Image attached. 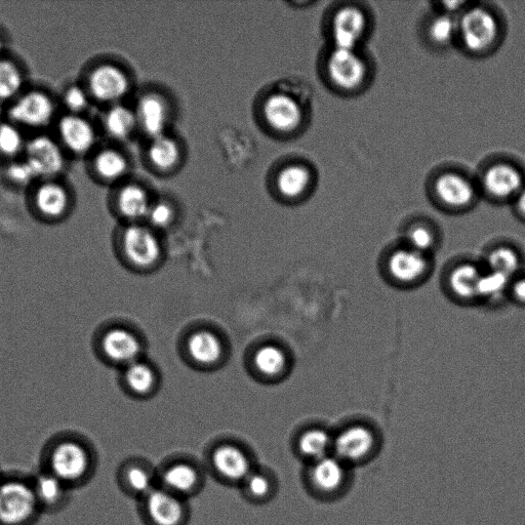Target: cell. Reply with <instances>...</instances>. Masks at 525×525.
<instances>
[{
  "label": "cell",
  "mask_w": 525,
  "mask_h": 525,
  "mask_svg": "<svg viewBox=\"0 0 525 525\" xmlns=\"http://www.w3.org/2000/svg\"><path fill=\"white\" fill-rule=\"evenodd\" d=\"M119 484L127 494L145 497L154 487V475L140 462H129L119 471Z\"/></svg>",
  "instance_id": "cell-29"
},
{
  "label": "cell",
  "mask_w": 525,
  "mask_h": 525,
  "mask_svg": "<svg viewBox=\"0 0 525 525\" xmlns=\"http://www.w3.org/2000/svg\"><path fill=\"white\" fill-rule=\"evenodd\" d=\"M151 164L160 171L173 169L180 159V149L175 140L165 135L154 138L150 149Z\"/></svg>",
  "instance_id": "cell-35"
},
{
  "label": "cell",
  "mask_w": 525,
  "mask_h": 525,
  "mask_svg": "<svg viewBox=\"0 0 525 525\" xmlns=\"http://www.w3.org/2000/svg\"><path fill=\"white\" fill-rule=\"evenodd\" d=\"M104 125L107 133L116 140L127 139L138 125L136 113L126 106H114L106 113Z\"/></svg>",
  "instance_id": "cell-34"
},
{
  "label": "cell",
  "mask_w": 525,
  "mask_h": 525,
  "mask_svg": "<svg viewBox=\"0 0 525 525\" xmlns=\"http://www.w3.org/2000/svg\"><path fill=\"white\" fill-rule=\"evenodd\" d=\"M35 207L40 215L49 220H59L69 209V197L64 187L57 183H45L35 195Z\"/></svg>",
  "instance_id": "cell-26"
},
{
  "label": "cell",
  "mask_w": 525,
  "mask_h": 525,
  "mask_svg": "<svg viewBox=\"0 0 525 525\" xmlns=\"http://www.w3.org/2000/svg\"><path fill=\"white\" fill-rule=\"evenodd\" d=\"M349 467L333 454L309 464L307 481L310 489L322 498H333L344 492Z\"/></svg>",
  "instance_id": "cell-11"
},
{
  "label": "cell",
  "mask_w": 525,
  "mask_h": 525,
  "mask_svg": "<svg viewBox=\"0 0 525 525\" xmlns=\"http://www.w3.org/2000/svg\"><path fill=\"white\" fill-rule=\"evenodd\" d=\"M29 165L37 177H53L59 174L65 165L63 153L51 138L40 136L32 139L26 147Z\"/></svg>",
  "instance_id": "cell-18"
},
{
  "label": "cell",
  "mask_w": 525,
  "mask_h": 525,
  "mask_svg": "<svg viewBox=\"0 0 525 525\" xmlns=\"http://www.w3.org/2000/svg\"><path fill=\"white\" fill-rule=\"evenodd\" d=\"M96 353L111 365H132L141 352V343L137 336L123 327H109L95 337Z\"/></svg>",
  "instance_id": "cell-10"
},
{
  "label": "cell",
  "mask_w": 525,
  "mask_h": 525,
  "mask_svg": "<svg viewBox=\"0 0 525 525\" xmlns=\"http://www.w3.org/2000/svg\"><path fill=\"white\" fill-rule=\"evenodd\" d=\"M483 266L470 260L455 263L446 272L443 287L449 297L463 305L478 304Z\"/></svg>",
  "instance_id": "cell-12"
},
{
  "label": "cell",
  "mask_w": 525,
  "mask_h": 525,
  "mask_svg": "<svg viewBox=\"0 0 525 525\" xmlns=\"http://www.w3.org/2000/svg\"><path fill=\"white\" fill-rule=\"evenodd\" d=\"M23 86V76L17 65L8 60H0V100L15 97Z\"/></svg>",
  "instance_id": "cell-39"
},
{
  "label": "cell",
  "mask_w": 525,
  "mask_h": 525,
  "mask_svg": "<svg viewBox=\"0 0 525 525\" xmlns=\"http://www.w3.org/2000/svg\"><path fill=\"white\" fill-rule=\"evenodd\" d=\"M255 363L260 373L273 377L285 370L287 357L280 348L267 345L258 350L255 356Z\"/></svg>",
  "instance_id": "cell-38"
},
{
  "label": "cell",
  "mask_w": 525,
  "mask_h": 525,
  "mask_svg": "<svg viewBox=\"0 0 525 525\" xmlns=\"http://www.w3.org/2000/svg\"><path fill=\"white\" fill-rule=\"evenodd\" d=\"M334 435L322 428L303 432L297 443L298 453L309 464L333 454Z\"/></svg>",
  "instance_id": "cell-28"
},
{
  "label": "cell",
  "mask_w": 525,
  "mask_h": 525,
  "mask_svg": "<svg viewBox=\"0 0 525 525\" xmlns=\"http://www.w3.org/2000/svg\"><path fill=\"white\" fill-rule=\"evenodd\" d=\"M95 168L104 180L115 181L125 176L128 163L123 154L107 149L100 152L96 157Z\"/></svg>",
  "instance_id": "cell-37"
},
{
  "label": "cell",
  "mask_w": 525,
  "mask_h": 525,
  "mask_svg": "<svg viewBox=\"0 0 525 525\" xmlns=\"http://www.w3.org/2000/svg\"><path fill=\"white\" fill-rule=\"evenodd\" d=\"M129 79L125 72L113 65H101L90 76V90L103 102H114L129 92Z\"/></svg>",
  "instance_id": "cell-21"
},
{
  "label": "cell",
  "mask_w": 525,
  "mask_h": 525,
  "mask_svg": "<svg viewBox=\"0 0 525 525\" xmlns=\"http://www.w3.org/2000/svg\"><path fill=\"white\" fill-rule=\"evenodd\" d=\"M36 499L44 514L62 512L71 501V491L52 474L39 469L31 476Z\"/></svg>",
  "instance_id": "cell-17"
},
{
  "label": "cell",
  "mask_w": 525,
  "mask_h": 525,
  "mask_svg": "<svg viewBox=\"0 0 525 525\" xmlns=\"http://www.w3.org/2000/svg\"><path fill=\"white\" fill-rule=\"evenodd\" d=\"M312 182L311 172L304 166H291L280 172L277 178L279 192L290 198L303 195Z\"/></svg>",
  "instance_id": "cell-33"
},
{
  "label": "cell",
  "mask_w": 525,
  "mask_h": 525,
  "mask_svg": "<svg viewBox=\"0 0 525 525\" xmlns=\"http://www.w3.org/2000/svg\"><path fill=\"white\" fill-rule=\"evenodd\" d=\"M373 21L369 11L354 3L337 8L330 22L332 47L363 49L371 34Z\"/></svg>",
  "instance_id": "cell-7"
},
{
  "label": "cell",
  "mask_w": 525,
  "mask_h": 525,
  "mask_svg": "<svg viewBox=\"0 0 525 525\" xmlns=\"http://www.w3.org/2000/svg\"><path fill=\"white\" fill-rule=\"evenodd\" d=\"M211 464L218 477L238 484H242L256 469L250 455L230 443L222 444L213 452Z\"/></svg>",
  "instance_id": "cell-15"
},
{
  "label": "cell",
  "mask_w": 525,
  "mask_h": 525,
  "mask_svg": "<svg viewBox=\"0 0 525 525\" xmlns=\"http://www.w3.org/2000/svg\"><path fill=\"white\" fill-rule=\"evenodd\" d=\"M512 279L484 269L480 279L478 305L497 307L509 299V287Z\"/></svg>",
  "instance_id": "cell-30"
},
{
  "label": "cell",
  "mask_w": 525,
  "mask_h": 525,
  "mask_svg": "<svg viewBox=\"0 0 525 525\" xmlns=\"http://www.w3.org/2000/svg\"><path fill=\"white\" fill-rule=\"evenodd\" d=\"M54 112L51 98L45 93L33 91L20 97L11 107L9 114L17 124L39 128L50 123Z\"/></svg>",
  "instance_id": "cell-16"
},
{
  "label": "cell",
  "mask_w": 525,
  "mask_h": 525,
  "mask_svg": "<svg viewBox=\"0 0 525 525\" xmlns=\"http://www.w3.org/2000/svg\"><path fill=\"white\" fill-rule=\"evenodd\" d=\"M63 100L65 106L73 112V114L84 111L89 105L87 93L78 86L68 88L65 91Z\"/></svg>",
  "instance_id": "cell-42"
},
{
  "label": "cell",
  "mask_w": 525,
  "mask_h": 525,
  "mask_svg": "<svg viewBox=\"0 0 525 525\" xmlns=\"http://www.w3.org/2000/svg\"><path fill=\"white\" fill-rule=\"evenodd\" d=\"M433 257L405 245L391 249L383 260V273L393 286L413 289L421 286L433 271Z\"/></svg>",
  "instance_id": "cell-6"
},
{
  "label": "cell",
  "mask_w": 525,
  "mask_h": 525,
  "mask_svg": "<svg viewBox=\"0 0 525 525\" xmlns=\"http://www.w3.org/2000/svg\"><path fill=\"white\" fill-rule=\"evenodd\" d=\"M143 501L144 513L150 525H184L188 517L185 499L155 488Z\"/></svg>",
  "instance_id": "cell-13"
},
{
  "label": "cell",
  "mask_w": 525,
  "mask_h": 525,
  "mask_svg": "<svg viewBox=\"0 0 525 525\" xmlns=\"http://www.w3.org/2000/svg\"><path fill=\"white\" fill-rule=\"evenodd\" d=\"M509 299L514 303L525 306V275L520 274L513 278L509 287Z\"/></svg>",
  "instance_id": "cell-46"
},
{
  "label": "cell",
  "mask_w": 525,
  "mask_h": 525,
  "mask_svg": "<svg viewBox=\"0 0 525 525\" xmlns=\"http://www.w3.org/2000/svg\"><path fill=\"white\" fill-rule=\"evenodd\" d=\"M264 115L268 125L279 132H293L303 120V110L299 103L284 94H275L267 99Z\"/></svg>",
  "instance_id": "cell-19"
},
{
  "label": "cell",
  "mask_w": 525,
  "mask_h": 525,
  "mask_svg": "<svg viewBox=\"0 0 525 525\" xmlns=\"http://www.w3.org/2000/svg\"><path fill=\"white\" fill-rule=\"evenodd\" d=\"M402 238L403 245L432 257L441 240L437 226L425 219H417L409 223L403 230Z\"/></svg>",
  "instance_id": "cell-25"
},
{
  "label": "cell",
  "mask_w": 525,
  "mask_h": 525,
  "mask_svg": "<svg viewBox=\"0 0 525 525\" xmlns=\"http://www.w3.org/2000/svg\"><path fill=\"white\" fill-rule=\"evenodd\" d=\"M59 134L68 149L77 154L91 150L96 141L92 125L76 114L66 115L60 120Z\"/></svg>",
  "instance_id": "cell-22"
},
{
  "label": "cell",
  "mask_w": 525,
  "mask_h": 525,
  "mask_svg": "<svg viewBox=\"0 0 525 525\" xmlns=\"http://www.w3.org/2000/svg\"><path fill=\"white\" fill-rule=\"evenodd\" d=\"M3 49H4L3 40H2V38H0V54H2Z\"/></svg>",
  "instance_id": "cell-48"
},
{
  "label": "cell",
  "mask_w": 525,
  "mask_h": 525,
  "mask_svg": "<svg viewBox=\"0 0 525 525\" xmlns=\"http://www.w3.org/2000/svg\"><path fill=\"white\" fill-rule=\"evenodd\" d=\"M11 181L19 185H27L37 178L27 160L12 164L7 171Z\"/></svg>",
  "instance_id": "cell-43"
},
{
  "label": "cell",
  "mask_w": 525,
  "mask_h": 525,
  "mask_svg": "<svg viewBox=\"0 0 525 525\" xmlns=\"http://www.w3.org/2000/svg\"><path fill=\"white\" fill-rule=\"evenodd\" d=\"M124 378L127 386L138 394L149 392L155 382L152 369L139 360L127 367Z\"/></svg>",
  "instance_id": "cell-40"
},
{
  "label": "cell",
  "mask_w": 525,
  "mask_h": 525,
  "mask_svg": "<svg viewBox=\"0 0 525 525\" xmlns=\"http://www.w3.org/2000/svg\"><path fill=\"white\" fill-rule=\"evenodd\" d=\"M379 448L378 432L363 422L350 423L334 435L333 455L348 467L372 460Z\"/></svg>",
  "instance_id": "cell-8"
},
{
  "label": "cell",
  "mask_w": 525,
  "mask_h": 525,
  "mask_svg": "<svg viewBox=\"0 0 525 525\" xmlns=\"http://www.w3.org/2000/svg\"><path fill=\"white\" fill-rule=\"evenodd\" d=\"M477 184L480 194L495 203H512L525 186V175L513 161L498 159L483 169Z\"/></svg>",
  "instance_id": "cell-9"
},
{
  "label": "cell",
  "mask_w": 525,
  "mask_h": 525,
  "mask_svg": "<svg viewBox=\"0 0 525 525\" xmlns=\"http://www.w3.org/2000/svg\"><path fill=\"white\" fill-rule=\"evenodd\" d=\"M470 5L469 2H452L449 0V2L434 3L432 11L459 18Z\"/></svg>",
  "instance_id": "cell-45"
},
{
  "label": "cell",
  "mask_w": 525,
  "mask_h": 525,
  "mask_svg": "<svg viewBox=\"0 0 525 525\" xmlns=\"http://www.w3.org/2000/svg\"><path fill=\"white\" fill-rule=\"evenodd\" d=\"M117 207L119 213L131 221L147 217L151 208L147 193L137 185H128L120 190Z\"/></svg>",
  "instance_id": "cell-31"
},
{
  "label": "cell",
  "mask_w": 525,
  "mask_h": 525,
  "mask_svg": "<svg viewBox=\"0 0 525 525\" xmlns=\"http://www.w3.org/2000/svg\"><path fill=\"white\" fill-rule=\"evenodd\" d=\"M2 474H3V473H2V472H0V476H2Z\"/></svg>",
  "instance_id": "cell-49"
},
{
  "label": "cell",
  "mask_w": 525,
  "mask_h": 525,
  "mask_svg": "<svg viewBox=\"0 0 525 525\" xmlns=\"http://www.w3.org/2000/svg\"><path fill=\"white\" fill-rule=\"evenodd\" d=\"M147 217L154 226L166 227L173 219V210L169 205L160 203L150 208Z\"/></svg>",
  "instance_id": "cell-44"
},
{
  "label": "cell",
  "mask_w": 525,
  "mask_h": 525,
  "mask_svg": "<svg viewBox=\"0 0 525 525\" xmlns=\"http://www.w3.org/2000/svg\"><path fill=\"white\" fill-rule=\"evenodd\" d=\"M242 489L251 501L266 502L270 500L275 491L273 477L260 469H255L249 477L242 482Z\"/></svg>",
  "instance_id": "cell-36"
},
{
  "label": "cell",
  "mask_w": 525,
  "mask_h": 525,
  "mask_svg": "<svg viewBox=\"0 0 525 525\" xmlns=\"http://www.w3.org/2000/svg\"><path fill=\"white\" fill-rule=\"evenodd\" d=\"M503 33L502 18L488 5L471 3L458 18V47L470 56L493 53L500 46Z\"/></svg>",
  "instance_id": "cell-2"
},
{
  "label": "cell",
  "mask_w": 525,
  "mask_h": 525,
  "mask_svg": "<svg viewBox=\"0 0 525 525\" xmlns=\"http://www.w3.org/2000/svg\"><path fill=\"white\" fill-rule=\"evenodd\" d=\"M483 268L502 274L510 279L520 275L523 259L520 252L509 244H499L484 256Z\"/></svg>",
  "instance_id": "cell-27"
},
{
  "label": "cell",
  "mask_w": 525,
  "mask_h": 525,
  "mask_svg": "<svg viewBox=\"0 0 525 525\" xmlns=\"http://www.w3.org/2000/svg\"><path fill=\"white\" fill-rule=\"evenodd\" d=\"M24 147V138L20 130L13 124H0V153L5 156H15Z\"/></svg>",
  "instance_id": "cell-41"
},
{
  "label": "cell",
  "mask_w": 525,
  "mask_h": 525,
  "mask_svg": "<svg viewBox=\"0 0 525 525\" xmlns=\"http://www.w3.org/2000/svg\"><path fill=\"white\" fill-rule=\"evenodd\" d=\"M515 213L525 221V186L512 201Z\"/></svg>",
  "instance_id": "cell-47"
},
{
  "label": "cell",
  "mask_w": 525,
  "mask_h": 525,
  "mask_svg": "<svg viewBox=\"0 0 525 525\" xmlns=\"http://www.w3.org/2000/svg\"><path fill=\"white\" fill-rule=\"evenodd\" d=\"M120 249L127 261L138 267H149L160 257L157 237L141 225H131L121 233Z\"/></svg>",
  "instance_id": "cell-14"
},
{
  "label": "cell",
  "mask_w": 525,
  "mask_h": 525,
  "mask_svg": "<svg viewBox=\"0 0 525 525\" xmlns=\"http://www.w3.org/2000/svg\"><path fill=\"white\" fill-rule=\"evenodd\" d=\"M430 192L436 205L450 213L471 210L480 195L477 181L455 169L436 174L430 183Z\"/></svg>",
  "instance_id": "cell-5"
},
{
  "label": "cell",
  "mask_w": 525,
  "mask_h": 525,
  "mask_svg": "<svg viewBox=\"0 0 525 525\" xmlns=\"http://www.w3.org/2000/svg\"><path fill=\"white\" fill-rule=\"evenodd\" d=\"M44 513L38 504L31 476H0V525H35Z\"/></svg>",
  "instance_id": "cell-4"
},
{
  "label": "cell",
  "mask_w": 525,
  "mask_h": 525,
  "mask_svg": "<svg viewBox=\"0 0 525 525\" xmlns=\"http://www.w3.org/2000/svg\"><path fill=\"white\" fill-rule=\"evenodd\" d=\"M136 116L138 125L147 135L153 139L164 135L168 110L166 103L161 98L155 95L143 97L139 102Z\"/></svg>",
  "instance_id": "cell-24"
},
{
  "label": "cell",
  "mask_w": 525,
  "mask_h": 525,
  "mask_svg": "<svg viewBox=\"0 0 525 525\" xmlns=\"http://www.w3.org/2000/svg\"><path fill=\"white\" fill-rule=\"evenodd\" d=\"M97 453L82 434L65 431L50 438L40 458V469L52 474L71 491L82 489L93 479Z\"/></svg>",
  "instance_id": "cell-1"
},
{
  "label": "cell",
  "mask_w": 525,
  "mask_h": 525,
  "mask_svg": "<svg viewBox=\"0 0 525 525\" xmlns=\"http://www.w3.org/2000/svg\"><path fill=\"white\" fill-rule=\"evenodd\" d=\"M426 42L434 49L447 50L458 46V18L433 12L423 27Z\"/></svg>",
  "instance_id": "cell-23"
},
{
  "label": "cell",
  "mask_w": 525,
  "mask_h": 525,
  "mask_svg": "<svg viewBox=\"0 0 525 525\" xmlns=\"http://www.w3.org/2000/svg\"><path fill=\"white\" fill-rule=\"evenodd\" d=\"M160 482L161 488L185 499L196 494L203 486V474L194 464L181 461L164 469Z\"/></svg>",
  "instance_id": "cell-20"
},
{
  "label": "cell",
  "mask_w": 525,
  "mask_h": 525,
  "mask_svg": "<svg viewBox=\"0 0 525 525\" xmlns=\"http://www.w3.org/2000/svg\"><path fill=\"white\" fill-rule=\"evenodd\" d=\"M325 69L329 83L343 95H357L372 83L373 62L363 49L332 47Z\"/></svg>",
  "instance_id": "cell-3"
},
{
  "label": "cell",
  "mask_w": 525,
  "mask_h": 525,
  "mask_svg": "<svg viewBox=\"0 0 525 525\" xmlns=\"http://www.w3.org/2000/svg\"><path fill=\"white\" fill-rule=\"evenodd\" d=\"M191 357L203 365H212L217 362L223 353L222 343L211 332H198L192 335L188 343Z\"/></svg>",
  "instance_id": "cell-32"
}]
</instances>
